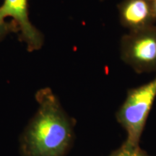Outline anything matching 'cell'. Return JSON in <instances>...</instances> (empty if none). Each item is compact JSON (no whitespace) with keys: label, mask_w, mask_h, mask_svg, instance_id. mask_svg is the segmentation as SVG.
Here are the masks:
<instances>
[{"label":"cell","mask_w":156,"mask_h":156,"mask_svg":"<svg viewBox=\"0 0 156 156\" xmlns=\"http://www.w3.org/2000/svg\"><path fill=\"white\" fill-rule=\"evenodd\" d=\"M38 107L20 139L22 156H67L75 141L76 121L49 87L36 94Z\"/></svg>","instance_id":"cell-1"},{"label":"cell","mask_w":156,"mask_h":156,"mask_svg":"<svg viewBox=\"0 0 156 156\" xmlns=\"http://www.w3.org/2000/svg\"><path fill=\"white\" fill-rule=\"evenodd\" d=\"M155 99L156 75L148 83L128 90L125 100L115 114L117 122L126 134L123 143L132 147L140 146V140Z\"/></svg>","instance_id":"cell-2"},{"label":"cell","mask_w":156,"mask_h":156,"mask_svg":"<svg viewBox=\"0 0 156 156\" xmlns=\"http://www.w3.org/2000/svg\"><path fill=\"white\" fill-rule=\"evenodd\" d=\"M121 58L138 74L156 72V26L129 31L121 40Z\"/></svg>","instance_id":"cell-3"},{"label":"cell","mask_w":156,"mask_h":156,"mask_svg":"<svg viewBox=\"0 0 156 156\" xmlns=\"http://www.w3.org/2000/svg\"><path fill=\"white\" fill-rule=\"evenodd\" d=\"M11 17L17 25L20 38L28 46L30 51L38 50L44 43V37L29 20L28 0H4L0 6V20Z\"/></svg>","instance_id":"cell-4"},{"label":"cell","mask_w":156,"mask_h":156,"mask_svg":"<svg viewBox=\"0 0 156 156\" xmlns=\"http://www.w3.org/2000/svg\"><path fill=\"white\" fill-rule=\"evenodd\" d=\"M120 22L129 31L153 25V0H124L118 5Z\"/></svg>","instance_id":"cell-5"},{"label":"cell","mask_w":156,"mask_h":156,"mask_svg":"<svg viewBox=\"0 0 156 156\" xmlns=\"http://www.w3.org/2000/svg\"><path fill=\"white\" fill-rule=\"evenodd\" d=\"M108 156H152L148 155L146 152L142 150L140 146L132 147L122 143L119 147L117 148Z\"/></svg>","instance_id":"cell-6"},{"label":"cell","mask_w":156,"mask_h":156,"mask_svg":"<svg viewBox=\"0 0 156 156\" xmlns=\"http://www.w3.org/2000/svg\"><path fill=\"white\" fill-rule=\"evenodd\" d=\"M10 32H18L17 25L12 21L9 23L0 20V40L3 39L6 35Z\"/></svg>","instance_id":"cell-7"},{"label":"cell","mask_w":156,"mask_h":156,"mask_svg":"<svg viewBox=\"0 0 156 156\" xmlns=\"http://www.w3.org/2000/svg\"><path fill=\"white\" fill-rule=\"evenodd\" d=\"M153 9L154 16L156 20V0H153Z\"/></svg>","instance_id":"cell-8"}]
</instances>
